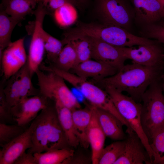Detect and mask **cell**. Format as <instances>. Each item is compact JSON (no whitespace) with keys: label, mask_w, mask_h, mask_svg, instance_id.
<instances>
[{"label":"cell","mask_w":164,"mask_h":164,"mask_svg":"<svg viewBox=\"0 0 164 164\" xmlns=\"http://www.w3.org/2000/svg\"><path fill=\"white\" fill-rule=\"evenodd\" d=\"M32 146L27 152L34 154L50 150L69 149V145L59 122L55 106L48 104L34 119Z\"/></svg>","instance_id":"7a4b0ae2"},{"label":"cell","mask_w":164,"mask_h":164,"mask_svg":"<svg viewBox=\"0 0 164 164\" xmlns=\"http://www.w3.org/2000/svg\"><path fill=\"white\" fill-rule=\"evenodd\" d=\"M49 70L61 76L80 91L91 106L111 113L122 123L125 121L105 90L87 79L70 72L62 71L53 66L50 67Z\"/></svg>","instance_id":"277c9868"},{"label":"cell","mask_w":164,"mask_h":164,"mask_svg":"<svg viewBox=\"0 0 164 164\" xmlns=\"http://www.w3.org/2000/svg\"><path fill=\"white\" fill-rule=\"evenodd\" d=\"M162 19L164 18V0L163 2V7L162 13Z\"/></svg>","instance_id":"f35d334b"},{"label":"cell","mask_w":164,"mask_h":164,"mask_svg":"<svg viewBox=\"0 0 164 164\" xmlns=\"http://www.w3.org/2000/svg\"><path fill=\"white\" fill-rule=\"evenodd\" d=\"M48 13V15H52L56 9L66 4H70L79 9V6L75 0H39Z\"/></svg>","instance_id":"836d02e7"},{"label":"cell","mask_w":164,"mask_h":164,"mask_svg":"<svg viewBox=\"0 0 164 164\" xmlns=\"http://www.w3.org/2000/svg\"><path fill=\"white\" fill-rule=\"evenodd\" d=\"M14 164H37L33 154L25 152L15 161Z\"/></svg>","instance_id":"d590c367"},{"label":"cell","mask_w":164,"mask_h":164,"mask_svg":"<svg viewBox=\"0 0 164 164\" xmlns=\"http://www.w3.org/2000/svg\"><path fill=\"white\" fill-rule=\"evenodd\" d=\"M157 41L149 44L138 46V48L121 47L127 59L132 63L150 67H164V49Z\"/></svg>","instance_id":"9c48e42d"},{"label":"cell","mask_w":164,"mask_h":164,"mask_svg":"<svg viewBox=\"0 0 164 164\" xmlns=\"http://www.w3.org/2000/svg\"><path fill=\"white\" fill-rule=\"evenodd\" d=\"M124 152L114 164H152L145 147L138 135L127 129Z\"/></svg>","instance_id":"7c38bea8"},{"label":"cell","mask_w":164,"mask_h":164,"mask_svg":"<svg viewBox=\"0 0 164 164\" xmlns=\"http://www.w3.org/2000/svg\"><path fill=\"white\" fill-rule=\"evenodd\" d=\"M74 154V151L69 148L56 149L33 154L37 164H60Z\"/></svg>","instance_id":"cb8c5ba5"},{"label":"cell","mask_w":164,"mask_h":164,"mask_svg":"<svg viewBox=\"0 0 164 164\" xmlns=\"http://www.w3.org/2000/svg\"><path fill=\"white\" fill-rule=\"evenodd\" d=\"M78 4L80 10H82L89 7L92 4L91 0H75Z\"/></svg>","instance_id":"8d00e7d4"},{"label":"cell","mask_w":164,"mask_h":164,"mask_svg":"<svg viewBox=\"0 0 164 164\" xmlns=\"http://www.w3.org/2000/svg\"><path fill=\"white\" fill-rule=\"evenodd\" d=\"M70 70L73 73L84 78H92L98 80L112 76L119 70L104 63L91 59L80 63Z\"/></svg>","instance_id":"2e32d148"},{"label":"cell","mask_w":164,"mask_h":164,"mask_svg":"<svg viewBox=\"0 0 164 164\" xmlns=\"http://www.w3.org/2000/svg\"><path fill=\"white\" fill-rule=\"evenodd\" d=\"M3 91L6 99L11 108L16 105L20 100V93L18 72L14 74L8 80Z\"/></svg>","instance_id":"f1b7e54d"},{"label":"cell","mask_w":164,"mask_h":164,"mask_svg":"<svg viewBox=\"0 0 164 164\" xmlns=\"http://www.w3.org/2000/svg\"><path fill=\"white\" fill-rule=\"evenodd\" d=\"M150 144L153 154V164H164V124L154 133Z\"/></svg>","instance_id":"4dcf8cb0"},{"label":"cell","mask_w":164,"mask_h":164,"mask_svg":"<svg viewBox=\"0 0 164 164\" xmlns=\"http://www.w3.org/2000/svg\"><path fill=\"white\" fill-rule=\"evenodd\" d=\"M69 42L73 45L77 54V60L76 65L91 58L92 45L89 36H78L70 39L67 43Z\"/></svg>","instance_id":"4316f807"},{"label":"cell","mask_w":164,"mask_h":164,"mask_svg":"<svg viewBox=\"0 0 164 164\" xmlns=\"http://www.w3.org/2000/svg\"><path fill=\"white\" fill-rule=\"evenodd\" d=\"M33 14L35 19L29 23L27 31L31 36L27 63L32 76L39 68L45 52L43 27L45 16L48 13L42 3L39 2Z\"/></svg>","instance_id":"ba28073f"},{"label":"cell","mask_w":164,"mask_h":164,"mask_svg":"<svg viewBox=\"0 0 164 164\" xmlns=\"http://www.w3.org/2000/svg\"><path fill=\"white\" fill-rule=\"evenodd\" d=\"M55 102L58 118L67 142L70 147L76 148L80 143L74 132L72 111L59 102Z\"/></svg>","instance_id":"ffe728a7"},{"label":"cell","mask_w":164,"mask_h":164,"mask_svg":"<svg viewBox=\"0 0 164 164\" xmlns=\"http://www.w3.org/2000/svg\"><path fill=\"white\" fill-rule=\"evenodd\" d=\"M39 0H9L4 5L5 12L19 23L27 15L33 14Z\"/></svg>","instance_id":"44dd1931"},{"label":"cell","mask_w":164,"mask_h":164,"mask_svg":"<svg viewBox=\"0 0 164 164\" xmlns=\"http://www.w3.org/2000/svg\"><path fill=\"white\" fill-rule=\"evenodd\" d=\"M77 60L75 49L69 42L64 46L55 62L50 65L60 70L70 72L76 65Z\"/></svg>","instance_id":"7402d4cb"},{"label":"cell","mask_w":164,"mask_h":164,"mask_svg":"<svg viewBox=\"0 0 164 164\" xmlns=\"http://www.w3.org/2000/svg\"><path fill=\"white\" fill-rule=\"evenodd\" d=\"M163 3V2L164 0H160Z\"/></svg>","instance_id":"60d3db41"},{"label":"cell","mask_w":164,"mask_h":164,"mask_svg":"<svg viewBox=\"0 0 164 164\" xmlns=\"http://www.w3.org/2000/svg\"><path fill=\"white\" fill-rule=\"evenodd\" d=\"M36 125L34 119L20 135L2 147L0 164H14L16 160L32 146V136Z\"/></svg>","instance_id":"4fadbf2b"},{"label":"cell","mask_w":164,"mask_h":164,"mask_svg":"<svg viewBox=\"0 0 164 164\" xmlns=\"http://www.w3.org/2000/svg\"><path fill=\"white\" fill-rule=\"evenodd\" d=\"M89 37L92 45L91 58L109 65L118 70L125 65V62L127 59L124 56L121 47Z\"/></svg>","instance_id":"5bb4252c"},{"label":"cell","mask_w":164,"mask_h":164,"mask_svg":"<svg viewBox=\"0 0 164 164\" xmlns=\"http://www.w3.org/2000/svg\"><path fill=\"white\" fill-rule=\"evenodd\" d=\"M25 130L17 124L9 125L0 123V146L2 147L22 134Z\"/></svg>","instance_id":"d6a6232c"},{"label":"cell","mask_w":164,"mask_h":164,"mask_svg":"<svg viewBox=\"0 0 164 164\" xmlns=\"http://www.w3.org/2000/svg\"><path fill=\"white\" fill-rule=\"evenodd\" d=\"M46 98L35 95L24 98L11 108L13 119L19 126L23 127L33 120L38 113L48 105Z\"/></svg>","instance_id":"8fae6325"},{"label":"cell","mask_w":164,"mask_h":164,"mask_svg":"<svg viewBox=\"0 0 164 164\" xmlns=\"http://www.w3.org/2000/svg\"><path fill=\"white\" fill-rule=\"evenodd\" d=\"M20 100L26 97L38 95V91L32 82V76L27 63L18 71Z\"/></svg>","instance_id":"83f0119b"},{"label":"cell","mask_w":164,"mask_h":164,"mask_svg":"<svg viewBox=\"0 0 164 164\" xmlns=\"http://www.w3.org/2000/svg\"><path fill=\"white\" fill-rule=\"evenodd\" d=\"M93 10L101 23L114 25L127 30L135 15L128 0H93Z\"/></svg>","instance_id":"52a82bcc"},{"label":"cell","mask_w":164,"mask_h":164,"mask_svg":"<svg viewBox=\"0 0 164 164\" xmlns=\"http://www.w3.org/2000/svg\"><path fill=\"white\" fill-rule=\"evenodd\" d=\"M164 72V67H147L132 63L125 65L114 75L93 80V83L101 88L110 86L121 92H125L138 102L149 86L161 79Z\"/></svg>","instance_id":"6da1fadb"},{"label":"cell","mask_w":164,"mask_h":164,"mask_svg":"<svg viewBox=\"0 0 164 164\" xmlns=\"http://www.w3.org/2000/svg\"><path fill=\"white\" fill-rule=\"evenodd\" d=\"M92 114L91 107L72 111L74 132L82 146L88 148L89 143L88 133Z\"/></svg>","instance_id":"d6986e66"},{"label":"cell","mask_w":164,"mask_h":164,"mask_svg":"<svg viewBox=\"0 0 164 164\" xmlns=\"http://www.w3.org/2000/svg\"><path fill=\"white\" fill-rule=\"evenodd\" d=\"M125 139L118 140L104 147L100 156L98 164H114L124 150Z\"/></svg>","instance_id":"484cf974"},{"label":"cell","mask_w":164,"mask_h":164,"mask_svg":"<svg viewBox=\"0 0 164 164\" xmlns=\"http://www.w3.org/2000/svg\"><path fill=\"white\" fill-rule=\"evenodd\" d=\"M35 73L40 95L59 102L71 111L81 108L77 98L61 76L53 71H45L39 68Z\"/></svg>","instance_id":"8992f818"},{"label":"cell","mask_w":164,"mask_h":164,"mask_svg":"<svg viewBox=\"0 0 164 164\" xmlns=\"http://www.w3.org/2000/svg\"><path fill=\"white\" fill-rule=\"evenodd\" d=\"M9 0H2L1 3L0 4L2 5L5 4Z\"/></svg>","instance_id":"ab89813d"},{"label":"cell","mask_w":164,"mask_h":164,"mask_svg":"<svg viewBox=\"0 0 164 164\" xmlns=\"http://www.w3.org/2000/svg\"><path fill=\"white\" fill-rule=\"evenodd\" d=\"M141 101V124L150 143L154 133L164 124V96L161 79L149 86Z\"/></svg>","instance_id":"3957f363"},{"label":"cell","mask_w":164,"mask_h":164,"mask_svg":"<svg viewBox=\"0 0 164 164\" xmlns=\"http://www.w3.org/2000/svg\"><path fill=\"white\" fill-rule=\"evenodd\" d=\"M162 87L164 96V72L161 77Z\"/></svg>","instance_id":"74e56055"},{"label":"cell","mask_w":164,"mask_h":164,"mask_svg":"<svg viewBox=\"0 0 164 164\" xmlns=\"http://www.w3.org/2000/svg\"><path fill=\"white\" fill-rule=\"evenodd\" d=\"M103 89L110 95L119 113L140 139L152 164L153 153L141 124V114L142 104L135 101L131 97L124 94L113 87L105 86Z\"/></svg>","instance_id":"5b68a950"},{"label":"cell","mask_w":164,"mask_h":164,"mask_svg":"<svg viewBox=\"0 0 164 164\" xmlns=\"http://www.w3.org/2000/svg\"><path fill=\"white\" fill-rule=\"evenodd\" d=\"M161 20L156 22L144 26L140 33L143 36V37L157 41L164 49V21Z\"/></svg>","instance_id":"1f68e13d"},{"label":"cell","mask_w":164,"mask_h":164,"mask_svg":"<svg viewBox=\"0 0 164 164\" xmlns=\"http://www.w3.org/2000/svg\"><path fill=\"white\" fill-rule=\"evenodd\" d=\"M136 20L143 26L156 22L162 19L163 3L160 0H130Z\"/></svg>","instance_id":"9a60e30c"},{"label":"cell","mask_w":164,"mask_h":164,"mask_svg":"<svg viewBox=\"0 0 164 164\" xmlns=\"http://www.w3.org/2000/svg\"><path fill=\"white\" fill-rule=\"evenodd\" d=\"M1 85L0 88V121H5L13 118L11 113V107L6 99L3 91V86Z\"/></svg>","instance_id":"e575fe53"},{"label":"cell","mask_w":164,"mask_h":164,"mask_svg":"<svg viewBox=\"0 0 164 164\" xmlns=\"http://www.w3.org/2000/svg\"><path fill=\"white\" fill-rule=\"evenodd\" d=\"M94 107L98 123L106 137L116 141L125 139L126 136L122 122L111 113Z\"/></svg>","instance_id":"e0dca14e"},{"label":"cell","mask_w":164,"mask_h":164,"mask_svg":"<svg viewBox=\"0 0 164 164\" xmlns=\"http://www.w3.org/2000/svg\"><path fill=\"white\" fill-rule=\"evenodd\" d=\"M19 24L0 6V55L12 42V32L16 25Z\"/></svg>","instance_id":"603a6c76"},{"label":"cell","mask_w":164,"mask_h":164,"mask_svg":"<svg viewBox=\"0 0 164 164\" xmlns=\"http://www.w3.org/2000/svg\"><path fill=\"white\" fill-rule=\"evenodd\" d=\"M24 38L11 42L0 55L2 70L5 79L18 72L27 62Z\"/></svg>","instance_id":"30bf717a"},{"label":"cell","mask_w":164,"mask_h":164,"mask_svg":"<svg viewBox=\"0 0 164 164\" xmlns=\"http://www.w3.org/2000/svg\"><path fill=\"white\" fill-rule=\"evenodd\" d=\"M75 7L70 4H66L54 12L51 16L60 27L68 28L76 21L77 14Z\"/></svg>","instance_id":"d4e9b609"},{"label":"cell","mask_w":164,"mask_h":164,"mask_svg":"<svg viewBox=\"0 0 164 164\" xmlns=\"http://www.w3.org/2000/svg\"><path fill=\"white\" fill-rule=\"evenodd\" d=\"M91 107L92 114L88 137L91 149V162L93 164H98L100 156L104 148L106 136L98 123L94 107L91 105Z\"/></svg>","instance_id":"ac0fdd59"},{"label":"cell","mask_w":164,"mask_h":164,"mask_svg":"<svg viewBox=\"0 0 164 164\" xmlns=\"http://www.w3.org/2000/svg\"><path fill=\"white\" fill-rule=\"evenodd\" d=\"M43 36L46 59L51 64L56 60L65 44L62 39L60 40L55 38L45 30Z\"/></svg>","instance_id":"f546056e"}]
</instances>
